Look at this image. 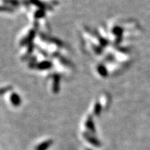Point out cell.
I'll list each match as a JSON object with an SVG mask.
<instances>
[{
  "label": "cell",
  "instance_id": "6da1fadb",
  "mask_svg": "<svg viewBox=\"0 0 150 150\" xmlns=\"http://www.w3.org/2000/svg\"><path fill=\"white\" fill-rule=\"evenodd\" d=\"M10 101H11V105L15 107H18L21 103V98L15 92L11 93V95H10Z\"/></svg>",
  "mask_w": 150,
  "mask_h": 150
},
{
  "label": "cell",
  "instance_id": "7a4b0ae2",
  "mask_svg": "<svg viewBox=\"0 0 150 150\" xmlns=\"http://www.w3.org/2000/svg\"><path fill=\"white\" fill-rule=\"evenodd\" d=\"M52 144V141L47 140L44 141L42 143L39 144L38 146L36 147L35 150H47V149L49 148Z\"/></svg>",
  "mask_w": 150,
  "mask_h": 150
},
{
  "label": "cell",
  "instance_id": "3957f363",
  "mask_svg": "<svg viewBox=\"0 0 150 150\" xmlns=\"http://www.w3.org/2000/svg\"><path fill=\"white\" fill-rule=\"evenodd\" d=\"M2 2L6 4V6L9 5V6H18L20 4L18 0H2Z\"/></svg>",
  "mask_w": 150,
  "mask_h": 150
},
{
  "label": "cell",
  "instance_id": "277c9868",
  "mask_svg": "<svg viewBox=\"0 0 150 150\" xmlns=\"http://www.w3.org/2000/svg\"><path fill=\"white\" fill-rule=\"evenodd\" d=\"M13 11V8L10 7V6H6V5H5V6H0V11L1 12H2V11H4V12H12Z\"/></svg>",
  "mask_w": 150,
  "mask_h": 150
},
{
  "label": "cell",
  "instance_id": "5b68a950",
  "mask_svg": "<svg viewBox=\"0 0 150 150\" xmlns=\"http://www.w3.org/2000/svg\"><path fill=\"white\" fill-rule=\"evenodd\" d=\"M11 90V87H9V86H8V87H5V88H0V95H2L3 94L6 93L8 91H9Z\"/></svg>",
  "mask_w": 150,
  "mask_h": 150
},
{
  "label": "cell",
  "instance_id": "8992f818",
  "mask_svg": "<svg viewBox=\"0 0 150 150\" xmlns=\"http://www.w3.org/2000/svg\"><path fill=\"white\" fill-rule=\"evenodd\" d=\"M44 11L42 9H39L38 11H36V13L34 14V16L36 18H42L44 16Z\"/></svg>",
  "mask_w": 150,
  "mask_h": 150
},
{
  "label": "cell",
  "instance_id": "52a82bcc",
  "mask_svg": "<svg viewBox=\"0 0 150 150\" xmlns=\"http://www.w3.org/2000/svg\"><path fill=\"white\" fill-rule=\"evenodd\" d=\"M50 67V63H48V62H44V63H42L41 65L39 66V68L41 69H48Z\"/></svg>",
  "mask_w": 150,
  "mask_h": 150
},
{
  "label": "cell",
  "instance_id": "ba28073f",
  "mask_svg": "<svg viewBox=\"0 0 150 150\" xmlns=\"http://www.w3.org/2000/svg\"><path fill=\"white\" fill-rule=\"evenodd\" d=\"M98 69V71L99 73H100L101 75H102V76H105V75H106V71H105V69L103 67H100Z\"/></svg>",
  "mask_w": 150,
  "mask_h": 150
}]
</instances>
